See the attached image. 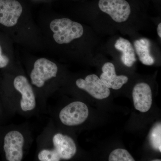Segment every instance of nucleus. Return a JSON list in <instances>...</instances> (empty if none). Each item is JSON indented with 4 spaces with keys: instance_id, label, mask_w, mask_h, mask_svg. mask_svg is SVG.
<instances>
[{
    "instance_id": "f257e3e1",
    "label": "nucleus",
    "mask_w": 161,
    "mask_h": 161,
    "mask_svg": "<svg viewBox=\"0 0 161 161\" xmlns=\"http://www.w3.org/2000/svg\"><path fill=\"white\" fill-rule=\"evenodd\" d=\"M50 27L54 33L55 41L58 44L70 43L73 40L81 37L84 33L81 24L66 18L53 20Z\"/></svg>"
},
{
    "instance_id": "f03ea898",
    "label": "nucleus",
    "mask_w": 161,
    "mask_h": 161,
    "mask_svg": "<svg viewBox=\"0 0 161 161\" xmlns=\"http://www.w3.org/2000/svg\"><path fill=\"white\" fill-rule=\"evenodd\" d=\"M24 136L19 131L11 130L3 139V149L6 161H21L23 156Z\"/></svg>"
},
{
    "instance_id": "7ed1b4c3",
    "label": "nucleus",
    "mask_w": 161,
    "mask_h": 161,
    "mask_svg": "<svg viewBox=\"0 0 161 161\" xmlns=\"http://www.w3.org/2000/svg\"><path fill=\"white\" fill-rule=\"evenodd\" d=\"M89 110L83 102H72L64 107L59 113L62 123L68 126L78 125L83 123L88 118Z\"/></svg>"
},
{
    "instance_id": "20e7f679",
    "label": "nucleus",
    "mask_w": 161,
    "mask_h": 161,
    "mask_svg": "<svg viewBox=\"0 0 161 161\" xmlns=\"http://www.w3.org/2000/svg\"><path fill=\"white\" fill-rule=\"evenodd\" d=\"M58 72L56 64L46 58H40L35 62L31 73L32 84L38 88L42 87L46 81L56 77Z\"/></svg>"
},
{
    "instance_id": "39448f33",
    "label": "nucleus",
    "mask_w": 161,
    "mask_h": 161,
    "mask_svg": "<svg viewBox=\"0 0 161 161\" xmlns=\"http://www.w3.org/2000/svg\"><path fill=\"white\" fill-rule=\"evenodd\" d=\"M98 6L116 23L125 22L131 14V7L126 0H99Z\"/></svg>"
},
{
    "instance_id": "423d86ee",
    "label": "nucleus",
    "mask_w": 161,
    "mask_h": 161,
    "mask_svg": "<svg viewBox=\"0 0 161 161\" xmlns=\"http://www.w3.org/2000/svg\"><path fill=\"white\" fill-rule=\"evenodd\" d=\"M14 86L22 97L20 101L21 109L24 112L34 109L36 105V96L32 87L27 78L23 75H19L14 78Z\"/></svg>"
},
{
    "instance_id": "0eeeda50",
    "label": "nucleus",
    "mask_w": 161,
    "mask_h": 161,
    "mask_svg": "<svg viewBox=\"0 0 161 161\" xmlns=\"http://www.w3.org/2000/svg\"><path fill=\"white\" fill-rule=\"evenodd\" d=\"M76 84L79 88L86 91L96 99H104L110 95L109 88L95 75H88L85 79L79 78L76 80Z\"/></svg>"
},
{
    "instance_id": "6e6552de",
    "label": "nucleus",
    "mask_w": 161,
    "mask_h": 161,
    "mask_svg": "<svg viewBox=\"0 0 161 161\" xmlns=\"http://www.w3.org/2000/svg\"><path fill=\"white\" fill-rule=\"evenodd\" d=\"M23 7L16 0H0V23L7 27L15 25L22 14Z\"/></svg>"
},
{
    "instance_id": "1a4fd4ad",
    "label": "nucleus",
    "mask_w": 161,
    "mask_h": 161,
    "mask_svg": "<svg viewBox=\"0 0 161 161\" xmlns=\"http://www.w3.org/2000/svg\"><path fill=\"white\" fill-rule=\"evenodd\" d=\"M132 98L136 109L141 112H148L152 104V92L150 86L144 82L136 85L132 91Z\"/></svg>"
},
{
    "instance_id": "9d476101",
    "label": "nucleus",
    "mask_w": 161,
    "mask_h": 161,
    "mask_svg": "<svg viewBox=\"0 0 161 161\" xmlns=\"http://www.w3.org/2000/svg\"><path fill=\"white\" fill-rule=\"evenodd\" d=\"M53 150L60 159L72 158L77 152V147L73 139L68 136L58 133L53 138Z\"/></svg>"
},
{
    "instance_id": "9b49d317",
    "label": "nucleus",
    "mask_w": 161,
    "mask_h": 161,
    "mask_svg": "<svg viewBox=\"0 0 161 161\" xmlns=\"http://www.w3.org/2000/svg\"><path fill=\"white\" fill-rule=\"evenodd\" d=\"M102 70L103 73L100 75V79L108 88L119 89L129 80L127 76L116 75L115 66L110 62L104 64Z\"/></svg>"
},
{
    "instance_id": "f8f14e48",
    "label": "nucleus",
    "mask_w": 161,
    "mask_h": 161,
    "mask_svg": "<svg viewBox=\"0 0 161 161\" xmlns=\"http://www.w3.org/2000/svg\"><path fill=\"white\" fill-rule=\"evenodd\" d=\"M115 49L122 52L121 60L125 65L130 67L136 61L135 51L130 41L119 37L115 44Z\"/></svg>"
},
{
    "instance_id": "ddd939ff",
    "label": "nucleus",
    "mask_w": 161,
    "mask_h": 161,
    "mask_svg": "<svg viewBox=\"0 0 161 161\" xmlns=\"http://www.w3.org/2000/svg\"><path fill=\"white\" fill-rule=\"evenodd\" d=\"M135 51L139 60L143 64L151 65L154 63V60L150 53V42L147 38H142L134 42Z\"/></svg>"
},
{
    "instance_id": "4468645a",
    "label": "nucleus",
    "mask_w": 161,
    "mask_h": 161,
    "mask_svg": "<svg viewBox=\"0 0 161 161\" xmlns=\"http://www.w3.org/2000/svg\"><path fill=\"white\" fill-rule=\"evenodd\" d=\"M150 141L153 149L161 152V123L156 124L152 128L150 134Z\"/></svg>"
},
{
    "instance_id": "2eb2a0df",
    "label": "nucleus",
    "mask_w": 161,
    "mask_h": 161,
    "mask_svg": "<svg viewBox=\"0 0 161 161\" xmlns=\"http://www.w3.org/2000/svg\"><path fill=\"white\" fill-rule=\"evenodd\" d=\"M109 161H134L135 159L127 150L117 149L113 150L109 156Z\"/></svg>"
},
{
    "instance_id": "dca6fc26",
    "label": "nucleus",
    "mask_w": 161,
    "mask_h": 161,
    "mask_svg": "<svg viewBox=\"0 0 161 161\" xmlns=\"http://www.w3.org/2000/svg\"><path fill=\"white\" fill-rule=\"evenodd\" d=\"M38 158L40 161H59L60 158L53 149H43L38 153Z\"/></svg>"
},
{
    "instance_id": "f3484780",
    "label": "nucleus",
    "mask_w": 161,
    "mask_h": 161,
    "mask_svg": "<svg viewBox=\"0 0 161 161\" xmlns=\"http://www.w3.org/2000/svg\"><path fill=\"white\" fill-rule=\"evenodd\" d=\"M9 63V59L6 55H3L2 53V47L0 45V68H4L8 65Z\"/></svg>"
},
{
    "instance_id": "a211bd4d",
    "label": "nucleus",
    "mask_w": 161,
    "mask_h": 161,
    "mask_svg": "<svg viewBox=\"0 0 161 161\" xmlns=\"http://www.w3.org/2000/svg\"><path fill=\"white\" fill-rule=\"evenodd\" d=\"M157 32L159 37L161 38V23H160L158 24V26L157 27Z\"/></svg>"
},
{
    "instance_id": "6ab92c4d",
    "label": "nucleus",
    "mask_w": 161,
    "mask_h": 161,
    "mask_svg": "<svg viewBox=\"0 0 161 161\" xmlns=\"http://www.w3.org/2000/svg\"><path fill=\"white\" fill-rule=\"evenodd\" d=\"M153 161H160L161 160H159V159H158V160H153Z\"/></svg>"
},
{
    "instance_id": "aec40b11",
    "label": "nucleus",
    "mask_w": 161,
    "mask_h": 161,
    "mask_svg": "<svg viewBox=\"0 0 161 161\" xmlns=\"http://www.w3.org/2000/svg\"><path fill=\"white\" fill-rule=\"evenodd\" d=\"M1 107H0V116H1Z\"/></svg>"
}]
</instances>
